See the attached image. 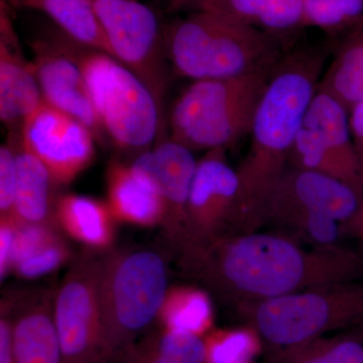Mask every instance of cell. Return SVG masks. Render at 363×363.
<instances>
[{
	"label": "cell",
	"mask_w": 363,
	"mask_h": 363,
	"mask_svg": "<svg viewBox=\"0 0 363 363\" xmlns=\"http://www.w3.org/2000/svg\"><path fill=\"white\" fill-rule=\"evenodd\" d=\"M305 28L344 35L363 18V0H303Z\"/></svg>",
	"instance_id": "4316f807"
},
{
	"label": "cell",
	"mask_w": 363,
	"mask_h": 363,
	"mask_svg": "<svg viewBox=\"0 0 363 363\" xmlns=\"http://www.w3.org/2000/svg\"><path fill=\"white\" fill-rule=\"evenodd\" d=\"M159 320L169 330L201 336L213 321L211 300L205 291L192 286L169 289Z\"/></svg>",
	"instance_id": "d4e9b609"
},
{
	"label": "cell",
	"mask_w": 363,
	"mask_h": 363,
	"mask_svg": "<svg viewBox=\"0 0 363 363\" xmlns=\"http://www.w3.org/2000/svg\"><path fill=\"white\" fill-rule=\"evenodd\" d=\"M54 296L45 291L2 304L11 317L14 363H63Z\"/></svg>",
	"instance_id": "2e32d148"
},
{
	"label": "cell",
	"mask_w": 363,
	"mask_h": 363,
	"mask_svg": "<svg viewBox=\"0 0 363 363\" xmlns=\"http://www.w3.org/2000/svg\"><path fill=\"white\" fill-rule=\"evenodd\" d=\"M30 48L43 100L84 124L96 142L104 143L108 138L97 116L84 75L62 42L59 28L35 38Z\"/></svg>",
	"instance_id": "8fae6325"
},
{
	"label": "cell",
	"mask_w": 363,
	"mask_h": 363,
	"mask_svg": "<svg viewBox=\"0 0 363 363\" xmlns=\"http://www.w3.org/2000/svg\"><path fill=\"white\" fill-rule=\"evenodd\" d=\"M60 33L82 70L100 123L117 149L140 155L164 138V112L149 87L111 55Z\"/></svg>",
	"instance_id": "5b68a950"
},
{
	"label": "cell",
	"mask_w": 363,
	"mask_h": 363,
	"mask_svg": "<svg viewBox=\"0 0 363 363\" xmlns=\"http://www.w3.org/2000/svg\"><path fill=\"white\" fill-rule=\"evenodd\" d=\"M204 1L205 0H162L164 9L169 13L198 11Z\"/></svg>",
	"instance_id": "d590c367"
},
{
	"label": "cell",
	"mask_w": 363,
	"mask_h": 363,
	"mask_svg": "<svg viewBox=\"0 0 363 363\" xmlns=\"http://www.w3.org/2000/svg\"><path fill=\"white\" fill-rule=\"evenodd\" d=\"M362 342H363V332H362Z\"/></svg>",
	"instance_id": "f35d334b"
},
{
	"label": "cell",
	"mask_w": 363,
	"mask_h": 363,
	"mask_svg": "<svg viewBox=\"0 0 363 363\" xmlns=\"http://www.w3.org/2000/svg\"><path fill=\"white\" fill-rule=\"evenodd\" d=\"M20 135L16 136L18 183L13 217L20 223L56 224L59 196L54 195V189L58 185L44 162L21 145Z\"/></svg>",
	"instance_id": "ffe728a7"
},
{
	"label": "cell",
	"mask_w": 363,
	"mask_h": 363,
	"mask_svg": "<svg viewBox=\"0 0 363 363\" xmlns=\"http://www.w3.org/2000/svg\"><path fill=\"white\" fill-rule=\"evenodd\" d=\"M279 363H363L362 338L324 336L291 353Z\"/></svg>",
	"instance_id": "83f0119b"
},
{
	"label": "cell",
	"mask_w": 363,
	"mask_h": 363,
	"mask_svg": "<svg viewBox=\"0 0 363 363\" xmlns=\"http://www.w3.org/2000/svg\"><path fill=\"white\" fill-rule=\"evenodd\" d=\"M114 218L107 203L77 194L59 195L55 222L78 242L95 252L108 250L114 240Z\"/></svg>",
	"instance_id": "44dd1931"
},
{
	"label": "cell",
	"mask_w": 363,
	"mask_h": 363,
	"mask_svg": "<svg viewBox=\"0 0 363 363\" xmlns=\"http://www.w3.org/2000/svg\"><path fill=\"white\" fill-rule=\"evenodd\" d=\"M107 205L116 220L162 225L164 205L155 184L131 164L113 160L107 169Z\"/></svg>",
	"instance_id": "e0dca14e"
},
{
	"label": "cell",
	"mask_w": 363,
	"mask_h": 363,
	"mask_svg": "<svg viewBox=\"0 0 363 363\" xmlns=\"http://www.w3.org/2000/svg\"><path fill=\"white\" fill-rule=\"evenodd\" d=\"M348 119L353 145L363 166V101L351 109Z\"/></svg>",
	"instance_id": "836d02e7"
},
{
	"label": "cell",
	"mask_w": 363,
	"mask_h": 363,
	"mask_svg": "<svg viewBox=\"0 0 363 363\" xmlns=\"http://www.w3.org/2000/svg\"><path fill=\"white\" fill-rule=\"evenodd\" d=\"M92 1L114 58L149 87L164 108L172 69L159 16L138 0Z\"/></svg>",
	"instance_id": "9c48e42d"
},
{
	"label": "cell",
	"mask_w": 363,
	"mask_h": 363,
	"mask_svg": "<svg viewBox=\"0 0 363 363\" xmlns=\"http://www.w3.org/2000/svg\"><path fill=\"white\" fill-rule=\"evenodd\" d=\"M345 226L346 231L352 235L357 236L363 240V204L358 210L357 213L350 221L342 224Z\"/></svg>",
	"instance_id": "8d00e7d4"
},
{
	"label": "cell",
	"mask_w": 363,
	"mask_h": 363,
	"mask_svg": "<svg viewBox=\"0 0 363 363\" xmlns=\"http://www.w3.org/2000/svg\"><path fill=\"white\" fill-rule=\"evenodd\" d=\"M224 149L206 152L198 161L189 197L186 248L230 233L240 199V179Z\"/></svg>",
	"instance_id": "7c38bea8"
},
{
	"label": "cell",
	"mask_w": 363,
	"mask_h": 363,
	"mask_svg": "<svg viewBox=\"0 0 363 363\" xmlns=\"http://www.w3.org/2000/svg\"><path fill=\"white\" fill-rule=\"evenodd\" d=\"M20 140L44 162L58 186L75 180L95 157L96 140L89 128L44 100L26 117Z\"/></svg>",
	"instance_id": "30bf717a"
},
{
	"label": "cell",
	"mask_w": 363,
	"mask_h": 363,
	"mask_svg": "<svg viewBox=\"0 0 363 363\" xmlns=\"http://www.w3.org/2000/svg\"><path fill=\"white\" fill-rule=\"evenodd\" d=\"M9 1H11V4H13H13H21H21H23V0H9Z\"/></svg>",
	"instance_id": "74e56055"
},
{
	"label": "cell",
	"mask_w": 363,
	"mask_h": 363,
	"mask_svg": "<svg viewBox=\"0 0 363 363\" xmlns=\"http://www.w3.org/2000/svg\"><path fill=\"white\" fill-rule=\"evenodd\" d=\"M303 126L315 131L345 167L363 203V166L353 145L348 112L343 105L318 88L306 112Z\"/></svg>",
	"instance_id": "d6986e66"
},
{
	"label": "cell",
	"mask_w": 363,
	"mask_h": 363,
	"mask_svg": "<svg viewBox=\"0 0 363 363\" xmlns=\"http://www.w3.org/2000/svg\"><path fill=\"white\" fill-rule=\"evenodd\" d=\"M241 314L279 363L332 331L363 323V284L308 289L264 301Z\"/></svg>",
	"instance_id": "52a82bcc"
},
{
	"label": "cell",
	"mask_w": 363,
	"mask_h": 363,
	"mask_svg": "<svg viewBox=\"0 0 363 363\" xmlns=\"http://www.w3.org/2000/svg\"><path fill=\"white\" fill-rule=\"evenodd\" d=\"M363 204L347 184L316 172L290 168L279 182L267 207V223L296 212L325 214L346 223Z\"/></svg>",
	"instance_id": "5bb4252c"
},
{
	"label": "cell",
	"mask_w": 363,
	"mask_h": 363,
	"mask_svg": "<svg viewBox=\"0 0 363 363\" xmlns=\"http://www.w3.org/2000/svg\"><path fill=\"white\" fill-rule=\"evenodd\" d=\"M164 40L172 72L192 81L269 70L289 51L285 40L204 11L164 25Z\"/></svg>",
	"instance_id": "3957f363"
},
{
	"label": "cell",
	"mask_w": 363,
	"mask_h": 363,
	"mask_svg": "<svg viewBox=\"0 0 363 363\" xmlns=\"http://www.w3.org/2000/svg\"><path fill=\"white\" fill-rule=\"evenodd\" d=\"M192 150L169 136L138 155L133 164L156 186L164 205L162 227L179 250L189 240L188 204L198 161Z\"/></svg>",
	"instance_id": "4fadbf2b"
},
{
	"label": "cell",
	"mask_w": 363,
	"mask_h": 363,
	"mask_svg": "<svg viewBox=\"0 0 363 363\" xmlns=\"http://www.w3.org/2000/svg\"><path fill=\"white\" fill-rule=\"evenodd\" d=\"M18 222L13 216L1 217L0 220V278H6L11 271L14 240Z\"/></svg>",
	"instance_id": "d6a6232c"
},
{
	"label": "cell",
	"mask_w": 363,
	"mask_h": 363,
	"mask_svg": "<svg viewBox=\"0 0 363 363\" xmlns=\"http://www.w3.org/2000/svg\"><path fill=\"white\" fill-rule=\"evenodd\" d=\"M198 11L218 14L286 43L305 28L303 0H205Z\"/></svg>",
	"instance_id": "ac0fdd59"
},
{
	"label": "cell",
	"mask_w": 363,
	"mask_h": 363,
	"mask_svg": "<svg viewBox=\"0 0 363 363\" xmlns=\"http://www.w3.org/2000/svg\"><path fill=\"white\" fill-rule=\"evenodd\" d=\"M168 267L147 247L102 252L99 290L111 363L150 330L169 292Z\"/></svg>",
	"instance_id": "277c9868"
},
{
	"label": "cell",
	"mask_w": 363,
	"mask_h": 363,
	"mask_svg": "<svg viewBox=\"0 0 363 363\" xmlns=\"http://www.w3.org/2000/svg\"><path fill=\"white\" fill-rule=\"evenodd\" d=\"M11 133L9 142L0 147V213L1 217L13 216L18 183L16 136Z\"/></svg>",
	"instance_id": "1f68e13d"
},
{
	"label": "cell",
	"mask_w": 363,
	"mask_h": 363,
	"mask_svg": "<svg viewBox=\"0 0 363 363\" xmlns=\"http://www.w3.org/2000/svg\"><path fill=\"white\" fill-rule=\"evenodd\" d=\"M328 58L323 48L289 50L272 72L253 117L247 156L236 169L240 199L230 233H253L267 223V207Z\"/></svg>",
	"instance_id": "7a4b0ae2"
},
{
	"label": "cell",
	"mask_w": 363,
	"mask_h": 363,
	"mask_svg": "<svg viewBox=\"0 0 363 363\" xmlns=\"http://www.w3.org/2000/svg\"><path fill=\"white\" fill-rule=\"evenodd\" d=\"M43 101L33 62L21 50L4 0L0 11V119L9 133H21L26 117Z\"/></svg>",
	"instance_id": "9a60e30c"
},
{
	"label": "cell",
	"mask_w": 363,
	"mask_h": 363,
	"mask_svg": "<svg viewBox=\"0 0 363 363\" xmlns=\"http://www.w3.org/2000/svg\"><path fill=\"white\" fill-rule=\"evenodd\" d=\"M0 363H14L11 347V317L4 307H1L0 318Z\"/></svg>",
	"instance_id": "e575fe53"
},
{
	"label": "cell",
	"mask_w": 363,
	"mask_h": 363,
	"mask_svg": "<svg viewBox=\"0 0 363 363\" xmlns=\"http://www.w3.org/2000/svg\"><path fill=\"white\" fill-rule=\"evenodd\" d=\"M260 341L252 327L214 332L205 340V363H250L260 350Z\"/></svg>",
	"instance_id": "f1b7e54d"
},
{
	"label": "cell",
	"mask_w": 363,
	"mask_h": 363,
	"mask_svg": "<svg viewBox=\"0 0 363 363\" xmlns=\"http://www.w3.org/2000/svg\"><path fill=\"white\" fill-rule=\"evenodd\" d=\"M289 167L337 179L357 192L352 177L345 167L315 131L304 126L298 130L293 143L289 155Z\"/></svg>",
	"instance_id": "484cf974"
},
{
	"label": "cell",
	"mask_w": 363,
	"mask_h": 363,
	"mask_svg": "<svg viewBox=\"0 0 363 363\" xmlns=\"http://www.w3.org/2000/svg\"><path fill=\"white\" fill-rule=\"evenodd\" d=\"M21 6L42 11L79 44L113 57L92 0H23Z\"/></svg>",
	"instance_id": "603a6c76"
},
{
	"label": "cell",
	"mask_w": 363,
	"mask_h": 363,
	"mask_svg": "<svg viewBox=\"0 0 363 363\" xmlns=\"http://www.w3.org/2000/svg\"><path fill=\"white\" fill-rule=\"evenodd\" d=\"M182 267L242 313L264 301L363 277V257L338 245L305 250L286 235L228 233L181 252Z\"/></svg>",
	"instance_id": "6da1fadb"
},
{
	"label": "cell",
	"mask_w": 363,
	"mask_h": 363,
	"mask_svg": "<svg viewBox=\"0 0 363 363\" xmlns=\"http://www.w3.org/2000/svg\"><path fill=\"white\" fill-rule=\"evenodd\" d=\"M274 223L290 229L298 238L312 243L315 247H336L342 233L341 223L325 214L296 212L286 215Z\"/></svg>",
	"instance_id": "f546056e"
},
{
	"label": "cell",
	"mask_w": 363,
	"mask_h": 363,
	"mask_svg": "<svg viewBox=\"0 0 363 363\" xmlns=\"http://www.w3.org/2000/svg\"><path fill=\"white\" fill-rule=\"evenodd\" d=\"M205 363V340L197 334L162 327L138 339L116 363Z\"/></svg>",
	"instance_id": "cb8c5ba5"
},
{
	"label": "cell",
	"mask_w": 363,
	"mask_h": 363,
	"mask_svg": "<svg viewBox=\"0 0 363 363\" xmlns=\"http://www.w3.org/2000/svg\"><path fill=\"white\" fill-rule=\"evenodd\" d=\"M274 68L238 77L192 81L169 112V138L192 152L235 145L250 135Z\"/></svg>",
	"instance_id": "8992f818"
},
{
	"label": "cell",
	"mask_w": 363,
	"mask_h": 363,
	"mask_svg": "<svg viewBox=\"0 0 363 363\" xmlns=\"http://www.w3.org/2000/svg\"><path fill=\"white\" fill-rule=\"evenodd\" d=\"M318 88L337 99L348 113L363 101V18L344 33Z\"/></svg>",
	"instance_id": "7402d4cb"
},
{
	"label": "cell",
	"mask_w": 363,
	"mask_h": 363,
	"mask_svg": "<svg viewBox=\"0 0 363 363\" xmlns=\"http://www.w3.org/2000/svg\"><path fill=\"white\" fill-rule=\"evenodd\" d=\"M102 252L92 250L78 257L55 291L63 363H111L100 298Z\"/></svg>",
	"instance_id": "ba28073f"
},
{
	"label": "cell",
	"mask_w": 363,
	"mask_h": 363,
	"mask_svg": "<svg viewBox=\"0 0 363 363\" xmlns=\"http://www.w3.org/2000/svg\"><path fill=\"white\" fill-rule=\"evenodd\" d=\"M70 257V250L61 236L40 248L14 266L13 271L21 278L38 279L56 271Z\"/></svg>",
	"instance_id": "4dcf8cb0"
}]
</instances>
